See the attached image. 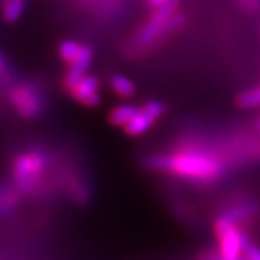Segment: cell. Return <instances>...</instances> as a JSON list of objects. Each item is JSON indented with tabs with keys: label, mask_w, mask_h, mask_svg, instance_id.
<instances>
[{
	"label": "cell",
	"mask_w": 260,
	"mask_h": 260,
	"mask_svg": "<svg viewBox=\"0 0 260 260\" xmlns=\"http://www.w3.org/2000/svg\"><path fill=\"white\" fill-rule=\"evenodd\" d=\"M164 104L159 102H149L139 109L135 119L130 121L129 124L124 127L127 135L132 136H139L143 135L146 130L150 129V126L158 120L159 117L164 114Z\"/></svg>",
	"instance_id": "cell-5"
},
{
	"label": "cell",
	"mask_w": 260,
	"mask_h": 260,
	"mask_svg": "<svg viewBox=\"0 0 260 260\" xmlns=\"http://www.w3.org/2000/svg\"><path fill=\"white\" fill-rule=\"evenodd\" d=\"M110 84H112L114 93H117L120 97L127 99V97H132L135 94V84L124 75H113Z\"/></svg>",
	"instance_id": "cell-10"
},
{
	"label": "cell",
	"mask_w": 260,
	"mask_h": 260,
	"mask_svg": "<svg viewBox=\"0 0 260 260\" xmlns=\"http://www.w3.org/2000/svg\"><path fill=\"white\" fill-rule=\"evenodd\" d=\"M10 103L19 114L28 119L38 116L44 107L41 94L38 93V90L34 85H29V84L13 87L10 90Z\"/></svg>",
	"instance_id": "cell-4"
},
{
	"label": "cell",
	"mask_w": 260,
	"mask_h": 260,
	"mask_svg": "<svg viewBox=\"0 0 260 260\" xmlns=\"http://www.w3.org/2000/svg\"><path fill=\"white\" fill-rule=\"evenodd\" d=\"M256 210L257 207L254 203H243V204L234 205L218 217L215 225H237L246 218L251 217L256 213Z\"/></svg>",
	"instance_id": "cell-8"
},
{
	"label": "cell",
	"mask_w": 260,
	"mask_h": 260,
	"mask_svg": "<svg viewBox=\"0 0 260 260\" xmlns=\"http://www.w3.org/2000/svg\"><path fill=\"white\" fill-rule=\"evenodd\" d=\"M47 167V155L39 150H30L19 155L13 162V179L19 191L29 192L34 191L41 175Z\"/></svg>",
	"instance_id": "cell-2"
},
{
	"label": "cell",
	"mask_w": 260,
	"mask_h": 260,
	"mask_svg": "<svg viewBox=\"0 0 260 260\" xmlns=\"http://www.w3.org/2000/svg\"><path fill=\"white\" fill-rule=\"evenodd\" d=\"M239 106L243 109H253V107H259L260 106V87L253 88V90H247L243 94L239 95L237 99Z\"/></svg>",
	"instance_id": "cell-13"
},
{
	"label": "cell",
	"mask_w": 260,
	"mask_h": 260,
	"mask_svg": "<svg viewBox=\"0 0 260 260\" xmlns=\"http://www.w3.org/2000/svg\"><path fill=\"white\" fill-rule=\"evenodd\" d=\"M240 3H242L243 6H246V8L256 9L257 5H259V0H240Z\"/></svg>",
	"instance_id": "cell-15"
},
{
	"label": "cell",
	"mask_w": 260,
	"mask_h": 260,
	"mask_svg": "<svg viewBox=\"0 0 260 260\" xmlns=\"http://www.w3.org/2000/svg\"><path fill=\"white\" fill-rule=\"evenodd\" d=\"M140 107H136L133 104H120L117 107H114L110 113V121L116 126H123L126 127L130 121L135 119V116L138 114Z\"/></svg>",
	"instance_id": "cell-9"
},
{
	"label": "cell",
	"mask_w": 260,
	"mask_h": 260,
	"mask_svg": "<svg viewBox=\"0 0 260 260\" xmlns=\"http://www.w3.org/2000/svg\"><path fill=\"white\" fill-rule=\"evenodd\" d=\"M259 127H260V121H259Z\"/></svg>",
	"instance_id": "cell-18"
},
{
	"label": "cell",
	"mask_w": 260,
	"mask_h": 260,
	"mask_svg": "<svg viewBox=\"0 0 260 260\" xmlns=\"http://www.w3.org/2000/svg\"><path fill=\"white\" fill-rule=\"evenodd\" d=\"M168 2H169V0H149V5H150L153 9L158 10L159 8H162V6H164L165 3H168Z\"/></svg>",
	"instance_id": "cell-16"
},
{
	"label": "cell",
	"mask_w": 260,
	"mask_h": 260,
	"mask_svg": "<svg viewBox=\"0 0 260 260\" xmlns=\"http://www.w3.org/2000/svg\"><path fill=\"white\" fill-rule=\"evenodd\" d=\"M81 2H87V0H81Z\"/></svg>",
	"instance_id": "cell-17"
},
{
	"label": "cell",
	"mask_w": 260,
	"mask_h": 260,
	"mask_svg": "<svg viewBox=\"0 0 260 260\" xmlns=\"http://www.w3.org/2000/svg\"><path fill=\"white\" fill-rule=\"evenodd\" d=\"M25 8V0H6L3 15L8 22H15L20 18L22 12Z\"/></svg>",
	"instance_id": "cell-11"
},
{
	"label": "cell",
	"mask_w": 260,
	"mask_h": 260,
	"mask_svg": "<svg viewBox=\"0 0 260 260\" xmlns=\"http://www.w3.org/2000/svg\"><path fill=\"white\" fill-rule=\"evenodd\" d=\"M243 257L244 260H260V247L247 239L244 251H243Z\"/></svg>",
	"instance_id": "cell-14"
},
{
	"label": "cell",
	"mask_w": 260,
	"mask_h": 260,
	"mask_svg": "<svg viewBox=\"0 0 260 260\" xmlns=\"http://www.w3.org/2000/svg\"><path fill=\"white\" fill-rule=\"evenodd\" d=\"M146 165L153 171L172 174L195 182L214 181L224 172L220 158L201 149H185L172 155H153L149 156Z\"/></svg>",
	"instance_id": "cell-1"
},
{
	"label": "cell",
	"mask_w": 260,
	"mask_h": 260,
	"mask_svg": "<svg viewBox=\"0 0 260 260\" xmlns=\"http://www.w3.org/2000/svg\"><path fill=\"white\" fill-rule=\"evenodd\" d=\"M175 9H177V0H169L155 12V15L142 26L139 34L136 35L135 44L138 45V48L149 47L156 38L160 37L162 34H167L168 23L175 15Z\"/></svg>",
	"instance_id": "cell-3"
},
{
	"label": "cell",
	"mask_w": 260,
	"mask_h": 260,
	"mask_svg": "<svg viewBox=\"0 0 260 260\" xmlns=\"http://www.w3.org/2000/svg\"><path fill=\"white\" fill-rule=\"evenodd\" d=\"M99 81L93 75H87L80 83L71 90V93L80 103H83L88 107H94L100 103L99 94Z\"/></svg>",
	"instance_id": "cell-7"
},
{
	"label": "cell",
	"mask_w": 260,
	"mask_h": 260,
	"mask_svg": "<svg viewBox=\"0 0 260 260\" xmlns=\"http://www.w3.org/2000/svg\"><path fill=\"white\" fill-rule=\"evenodd\" d=\"M81 47L83 45L77 44L74 41H65V42L61 44V47H59V55H61V58L64 59L65 62L73 64L75 61V58L80 54Z\"/></svg>",
	"instance_id": "cell-12"
},
{
	"label": "cell",
	"mask_w": 260,
	"mask_h": 260,
	"mask_svg": "<svg viewBox=\"0 0 260 260\" xmlns=\"http://www.w3.org/2000/svg\"><path fill=\"white\" fill-rule=\"evenodd\" d=\"M91 58H93V49L88 47V45H83L80 54L75 58V61L71 64L68 73L65 75V87H67L70 91H71L83 78L87 77L85 73H87V70H88V67H90Z\"/></svg>",
	"instance_id": "cell-6"
}]
</instances>
